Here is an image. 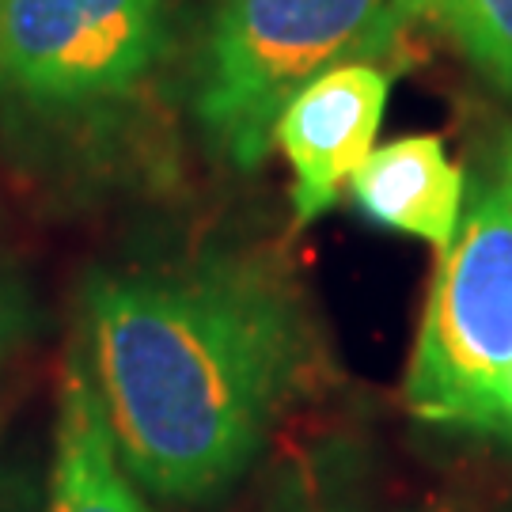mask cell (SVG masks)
Here are the masks:
<instances>
[{
	"label": "cell",
	"instance_id": "7",
	"mask_svg": "<svg viewBox=\"0 0 512 512\" xmlns=\"http://www.w3.org/2000/svg\"><path fill=\"white\" fill-rule=\"evenodd\" d=\"M349 194L372 224L448 251L463 224L467 175L437 133H414L372 148L349 179Z\"/></svg>",
	"mask_w": 512,
	"mask_h": 512
},
{
	"label": "cell",
	"instance_id": "6",
	"mask_svg": "<svg viewBox=\"0 0 512 512\" xmlns=\"http://www.w3.org/2000/svg\"><path fill=\"white\" fill-rule=\"evenodd\" d=\"M46 512H160L118 456L84 349L69 353L57 384Z\"/></svg>",
	"mask_w": 512,
	"mask_h": 512
},
{
	"label": "cell",
	"instance_id": "1",
	"mask_svg": "<svg viewBox=\"0 0 512 512\" xmlns=\"http://www.w3.org/2000/svg\"><path fill=\"white\" fill-rule=\"evenodd\" d=\"M80 319L118 456L148 497L175 505L247 475L315 349L293 285L247 255L99 270Z\"/></svg>",
	"mask_w": 512,
	"mask_h": 512
},
{
	"label": "cell",
	"instance_id": "4",
	"mask_svg": "<svg viewBox=\"0 0 512 512\" xmlns=\"http://www.w3.org/2000/svg\"><path fill=\"white\" fill-rule=\"evenodd\" d=\"M175 0H0V95L35 114L126 103L167 57Z\"/></svg>",
	"mask_w": 512,
	"mask_h": 512
},
{
	"label": "cell",
	"instance_id": "12",
	"mask_svg": "<svg viewBox=\"0 0 512 512\" xmlns=\"http://www.w3.org/2000/svg\"><path fill=\"white\" fill-rule=\"evenodd\" d=\"M406 4H410V8H414V16H429L433 19V4H437V0H406Z\"/></svg>",
	"mask_w": 512,
	"mask_h": 512
},
{
	"label": "cell",
	"instance_id": "14",
	"mask_svg": "<svg viewBox=\"0 0 512 512\" xmlns=\"http://www.w3.org/2000/svg\"><path fill=\"white\" fill-rule=\"evenodd\" d=\"M0 429H4V395H0Z\"/></svg>",
	"mask_w": 512,
	"mask_h": 512
},
{
	"label": "cell",
	"instance_id": "2",
	"mask_svg": "<svg viewBox=\"0 0 512 512\" xmlns=\"http://www.w3.org/2000/svg\"><path fill=\"white\" fill-rule=\"evenodd\" d=\"M414 19L406 0H217L190 88L205 145L236 171H258L296 95L330 69L387 54Z\"/></svg>",
	"mask_w": 512,
	"mask_h": 512
},
{
	"label": "cell",
	"instance_id": "11",
	"mask_svg": "<svg viewBox=\"0 0 512 512\" xmlns=\"http://www.w3.org/2000/svg\"><path fill=\"white\" fill-rule=\"evenodd\" d=\"M475 433H490V437H512V368L505 372V380L494 387V395L486 399L482 414L471 425Z\"/></svg>",
	"mask_w": 512,
	"mask_h": 512
},
{
	"label": "cell",
	"instance_id": "13",
	"mask_svg": "<svg viewBox=\"0 0 512 512\" xmlns=\"http://www.w3.org/2000/svg\"><path fill=\"white\" fill-rule=\"evenodd\" d=\"M501 179H505V186H509V194H512V148H509V156H505V167H501Z\"/></svg>",
	"mask_w": 512,
	"mask_h": 512
},
{
	"label": "cell",
	"instance_id": "5",
	"mask_svg": "<svg viewBox=\"0 0 512 512\" xmlns=\"http://www.w3.org/2000/svg\"><path fill=\"white\" fill-rule=\"evenodd\" d=\"M391 76L376 61L330 69L285 107L274 148L293 171V224L311 228L338 205L342 186L376 148L384 126Z\"/></svg>",
	"mask_w": 512,
	"mask_h": 512
},
{
	"label": "cell",
	"instance_id": "10",
	"mask_svg": "<svg viewBox=\"0 0 512 512\" xmlns=\"http://www.w3.org/2000/svg\"><path fill=\"white\" fill-rule=\"evenodd\" d=\"M0 512H46V475L31 463H0Z\"/></svg>",
	"mask_w": 512,
	"mask_h": 512
},
{
	"label": "cell",
	"instance_id": "3",
	"mask_svg": "<svg viewBox=\"0 0 512 512\" xmlns=\"http://www.w3.org/2000/svg\"><path fill=\"white\" fill-rule=\"evenodd\" d=\"M512 368V194L482 183L459 236L440 251L403 399L429 425L471 429Z\"/></svg>",
	"mask_w": 512,
	"mask_h": 512
},
{
	"label": "cell",
	"instance_id": "9",
	"mask_svg": "<svg viewBox=\"0 0 512 512\" xmlns=\"http://www.w3.org/2000/svg\"><path fill=\"white\" fill-rule=\"evenodd\" d=\"M38 323L35 296L27 289V281L0 262V357L12 353L16 346H23Z\"/></svg>",
	"mask_w": 512,
	"mask_h": 512
},
{
	"label": "cell",
	"instance_id": "8",
	"mask_svg": "<svg viewBox=\"0 0 512 512\" xmlns=\"http://www.w3.org/2000/svg\"><path fill=\"white\" fill-rule=\"evenodd\" d=\"M433 19H440L467 57L512 95V0H437Z\"/></svg>",
	"mask_w": 512,
	"mask_h": 512
}]
</instances>
